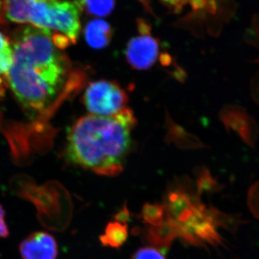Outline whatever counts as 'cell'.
Masks as SVG:
<instances>
[{"mask_svg": "<svg viewBox=\"0 0 259 259\" xmlns=\"http://www.w3.org/2000/svg\"><path fill=\"white\" fill-rule=\"evenodd\" d=\"M82 9L88 14L104 18L111 14L115 8L116 0H79Z\"/></svg>", "mask_w": 259, "mask_h": 259, "instance_id": "7c38bea8", "label": "cell"}, {"mask_svg": "<svg viewBox=\"0 0 259 259\" xmlns=\"http://www.w3.org/2000/svg\"><path fill=\"white\" fill-rule=\"evenodd\" d=\"M127 225L115 221L107 225L105 233L100 237V241L104 245L119 248L127 241Z\"/></svg>", "mask_w": 259, "mask_h": 259, "instance_id": "8fae6325", "label": "cell"}, {"mask_svg": "<svg viewBox=\"0 0 259 259\" xmlns=\"http://www.w3.org/2000/svg\"><path fill=\"white\" fill-rule=\"evenodd\" d=\"M114 30L107 22L100 19L92 20L84 30L85 40L90 47L102 49L108 47L113 36Z\"/></svg>", "mask_w": 259, "mask_h": 259, "instance_id": "ba28073f", "label": "cell"}, {"mask_svg": "<svg viewBox=\"0 0 259 259\" xmlns=\"http://www.w3.org/2000/svg\"><path fill=\"white\" fill-rule=\"evenodd\" d=\"M165 207L158 204H148L143 210V217L146 222L153 227L158 226L163 222Z\"/></svg>", "mask_w": 259, "mask_h": 259, "instance_id": "4fadbf2b", "label": "cell"}, {"mask_svg": "<svg viewBox=\"0 0 259 259\" xmlns=\"http://www.w3.org/2000/svg\"><path fill=\"white\" fill-rule=\"evenodd\" d=\"M132 259H166L159 250L151 247L141 248L135 253Z\"/></svg>", "mask_w": 259, "mask_h": 259, "instance_id": "5bb4252c", "label": "cell"}, {"mask_svg": "<svg viewBox=\"0 0 259 259\" xmlns=\"http://www.w3.org/2000/svg\"><path fill=\"white\" fill-rule=\"evenodd\" d=\"M9 236V229L5 221V211L0 205V238H6Z\"/></svg>", "mask_w": 259, "mask_h": 259, "instance_id": "9a60e30c", "label": "cell"}, {"mask_svg": "<svg viewBox=\"0 0 259 259\" xmlns=\"http://www.w3.org/2000/svg\"><path fill=\"white\" fill-rule=\"evenodd\" d=\"M7 20L28 23L50 35L60 49L76 44L81 30L79 0H0Z\"/></svg>", "mask_w": 259, "mask_h": 259, "instance_id": "3957f363", "label": "cell"}, {"mask_svg": "<svg viewBox=\"0 0 259 259\" xmlns=\"http://www.w3.org/2000/svg\"><path fill=\"white\" fill-rule=\"evenodd\" d=\"M257 63L259 64V59L257 60ZM250 91L253 100L259 105V71L252 80Z\"/></svg>", "mask_w": 259, "mask_h": 259, "instance_id": "2e32d148", "label": "cell"}, {"mask_svg": "<svg viewBox=\"0 0 259 259\" xmlns=\"http://www.w3.org/2000/svg\"><path fill=\"white\" fill-rule=\"evenodd\" d=\"M23 259H56L57 242L47 232H35L23 240L20 245Z\"/></svg>", "mask_w": 259, "mask_h": 259, "instance_id": "52a82bcc", "label": "cell"}, {"mask_svg": "<svg viewBox=\"0 0 259 259\" xmlns=\"http://www.w3.org/2000/svg\"><path fill=\"white\" fill-rule=\"evenodd\" d=\"M220 0H162V3L175 14L182 13L185 8H190L194 13L215 15Z\"/></svg>", "mask_w": 259, "mask_h": 259, "instance_id": "9c48e42d", "label": "cell"}, {"mask_svg": "<svg viewBox=\"0 0 259 259\" xmlns=\"http://www.w3.org/2000/svg\"><path fill=\"white\" fill-rule=\"evenodd\" d=\"M136 122L129 107L112 117H81L68 134L67 157L97 175L117 176L123 169L132 148L131 134Z\"/></svg>", "mask_w": 259, "mask_h": 259, "instance_id": "7a4b0ae2", "label": "cell"}, {"mask_svg": "<svg viewBox=\"0 0 259 259\" xmlns=\"http://www.w3.org/2000/svg\"><path fill=\"white\" fill-rule=\"evenodd\" d=\"M139 34L127 42L125 58L133 69L148 70L161 58V44L151 34V27L143 19L138 20Z\"/></svg>", "mask_w": 259, "mask_h": 259, "instance_id": "5b68a950", "label": "cell"}, {"mask_svg": "<svg viewBox=\"0 0 259 259\" xmlns=\"http://www.w3.org/2000/svg\"><path fill=\"white\" fill-rule=\"evenodd\" d=\"M128 97L117 81L99 80L90 83L83 94V103L91 115L112 117L127 108Z\"/></svg>", "mask_w": 259, "mask_h": 259, "instance_id": "277c9868", "label": "cell"}, {"mask_svg": "<svg viewBox=\"0 0 259 259\" xmlns=\"http://www.w3.org/2000/svg\"><path fill=\"white\" fill-rule=\"evenodd\" d=\"M221 118L227 128L234 131L250 147H255L258 139V126L245 109L238 105H228L221 112Z\"/></svg>", "mask_w": 259, "mask_h": 259, "instance_id": "8992f818", "label": "cell"}, {"mask_svg": "<svg viewBox=\"0 0 259 259\" xmlns=\"http://www.w3.org/2000/svg\"><path fill=\"white\" fill-rule=\"evenodd\" d=\"M13 62L12 41L0 31V97L8 85V77Z\"/></svg>", "mask_w": 259, "mask_h": 259, "instance_id": "30bf717a", "label": "cell"}, {"mask_svg": "<svg viewBox=\"0 0 259 259\" xmlns=\"http://www.w3.org/2000/svg\"><path fill=\"white\" fill-rule=\"evenodd\" d=\"M254 31L256 37H258L259 40V17L255 19L254 22Z\"/></svg>", "mask_w": 259, "mask_h": 259, "instance_id": "e0dca14e", "label": "cell"}, {"mask_svg": "<svg viewBox=\"0 0 259 259\" xmlns=\"http://www.w3.org/2000/svg\"><path fill=\"white\" fill-rule=\"evenodd\" d=\"M12 47L8 85L30 111H45L62 94L74 93L82 85L83 75L72 71L69 59L42 30L25 27L15 35Z\"/></svg>", "mask_w": 259, "mask_h": 259, "instance_id": "6da1fadb", "label": "cell"}]
</instances>
